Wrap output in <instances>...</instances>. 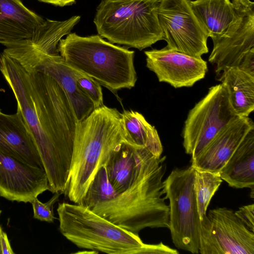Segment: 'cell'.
<instances>
[{
    "instance_id": "obj_1",
    "label": "cell",
    "mask_w": 254,
    "mask_h": 254,
    "mask_svg": "<svg viewBox=\"0 0 254 254\" xmlns=\"http://www.w3.org/2000/svg\"><path fill=\"white\" fill-rule=\"evenodd\" d=\"M0 71L36 145L49 191L65 193L77 123L66 93L50 76L26 71L3 52L0 53Z\"/></svg>"
},
{
    "instance_id": "obj_2",
    "label": "cell",
    "mask_w": 254,
    "mask_h": 254,
    "mask_svg": "<svg viewBox=\"0 0 254 254\" xmlns=\"http://www.w3.org/2000/svg\"><path fill=\"white\" fill-rule=\"evenodd\" d=\"M137 163L129 186L109 200L91 209L123 229L138 235L146 228H169V207L162 197L166 157H157L136 148Z\"/></svg>"
},
{
    "instance_id": "obj_3",
    "label": "cell",
    "mask_w": 254,
    "mask_h": 254,
    "mask_svg": "<svg viewBox=\"0 0 254 254\" xmlns=\"http://www.w3.org/2000/svg\"><path fill=\"white\" fill-rule=\"evenodd\" d=\"M125 142L121 113L116 108L103 105L77 123L65 193L71 202L81 203L96 173Z\"/></svg>"
},
{
    "instance_id": "obj_4",
    "label": "cell",
    "mask_w": 254,
    "mask_h": 254,
    "mask_svg": "<svg viewBox=\"0 0 254 254\" xmlns=\"http://www.w3.org/2000/svg\"><path fill=\"white\" fill-rule=\"evenodd\" d=\"M58 45L60 55L71 68L114 93L131 89L137 80L134 52L107 42L98 35L82 37L70 33Z\"/></svg>"
},
{
    "instance_id": "obj_5",
    "label": "cell",
    "mask_w": 254,
    "mask_h": 254,
    "mask_svg": "<svg viewBox=\"0 0 254 254\" xmlns=\"http://www.w3.org/2000/svg\"><path fill=\"white\" fill-rule=\"evenodd\" d=\"M159 0H101L93 22L101 37L141 51L163 40Z\"/></svg>"
},
{
    "instance_id": "obj_6",
    "label": "cell",
    "mask_w": 254,
    "mask_h": 254,
    "mask_svg": "<svg viewBox=\"0 0 254 254\" xmlns=\"http://www.w3.org/2000/svg\"><path fill=\"white\" fill-rule=\"evenodd\" d=\"M57 211L61 233L79 248L109 254H140L145 244L138 235L86 206L59 203Z\"/></svg>"
},
{
    "instance_id": "obj_7",
    "label": "cell",
    "mask_w": 254,
    "mask_h": 254,
    "mask_svg": "<svg viewBox=\"0 0 254 254\" xmlns=\"http://www.w3.org/2000/svg\"><path fill=\"white\" fill-rule=\"evenodd\" d=\"M194 168L174 169L164 182L165 199L169 200V229L175 246L199 253L201 221L194 188Z\"/></svg>"
},
{
    "instance_id": "obj_8",
    "label": "cell",
    "mask_w": 254,
    "mask_h": 254,
    "mask_svg": "<svg viewBox=\"0 0 254 254\" xmlns=\"http://www.w3.org/2000/svg\"><path fill=\"white\" fill-rule=\"evenodd\" d=\"M222 83L211 86L190 111L183 130V146L191 159L197 157L226 126L239 117Z\"/></svg>"
},
{
    "instance_id": "obj_9",
    "label": "cell",
    "mask_w": 254,
    "mask_h": 254,
    "mask_svg": "<svg viewBox=\"0 0 254 254\" xmlns=\"http://www.w3.org/2000/svg\"><path fill=\"white\" fill-rule=\"evenodd\" d=\"M3 52L19 63L27 72L46 74L62 87L66 93L77 122L87 118L95 109L90 99L80 88L72 69L60 55L47 54L30 40L8 44Z\"/></svg>"
},
{
    "instance_id": "obj_10",
    "label": "cell",
    "mask_w": 254,
    "mask_h": 254,
    "mask_svg": "<svg viewBox=\"0 0 254 254\" xmlns=\"http://www.w3.org/2000/svg\"><path fill=\"white\" fill-rule=\"evenodd\" d=\"M157 14L167 49L197 57L208 52V37L190 0H159Z\"/></svg>"
},
{
    "instance_id": "obj_11",
    "label": "cell",
    "mask_w": 254,
    "mask_h": 254,
    "mask_svg": "<svg viewBox=\"0 0 254 254\" xmlns=\"http://www.w3.org/2000/svg\"><path fill=\"white\" fill-rule=\"evenodd\" d=\"M199 253L254 254V232L232 209L210 210L201 221Z\"/></svg>"
},
{
    "instance_id": "obj_12",
    "label": "cell",
    "mask_w": 254,
    "mask_h": 254,
    "mask_svg": "<svg viewBox=\"0 0 254 254\" xmlns=\"http://www.w3.org/2000/svg\"><path fill=\"white\" fill-rule=\"evenodd\" d=\"M233 20L226 31L212 39L213 47L208 61L215 64L220 76L226 68L237 67L244 56L254 48V2L233 0Z\"/></svg>"
},
{
    "instance_id": "obj_13",
    "label": "cell",
    "mask_w": 254,
    "mask_h": 254,
    "mask_svg": "<svg viewBox=\"0 0 254 254\" xmlns=\"http://www.w3.org/2000/svg\"><path fill=\"white\" fill-rule=\"evenodd\" d=\"M49 190L44 168L31 165L0 151V196L17 202H31Z\"/></svg>"
},
{
    "instance_id": "obj_14",
    "label": "cell",
    "mask_w": 254,
    "mask_h": 254,
    "mask_svg": "<svg viewBox=\"0 0 254 254\" xmlns=\"http://www.w3.org/2000/svg\"><path fill=\"white\" fill-rule=\"evenodd\" d=\"M146 67L156 75L159 82L174 88L192 86L203 79L207 63L200 57L191 56L166 47L144 52Z\"/></svg>"
},
{
    "instance_id": "obj_15",
    "label": "cell",
    "mask_w": 254,
    "mask_h": 254,
    "mask_svg": "<svg viewBox=\"0 0 254 254\" xmlns=\"http://www.w3.org/2000/svg\"><path fill=\"white\" fill-rule=\"evenodd\" d=\"M254 127L249 117H239L222 130L195 158V169L220 172L251 129Z\"/></svg>"
},
{
    "instance_id": "obj_16",
    "label": "cell",
    "mask_w": 254,
    "mask_h": 254,
    "mask_svg": "<svg viewBox=\"0 0 254 254\" xmlns=\"http://www.w3.org/2000/svg\"><path fill=\"white\" fill-rule=\"evenodd\" d=\"M48 25V19L29 9L21 0H0V44L31 40Z\"/></svg>"
},
{
    "instance_id": "obj_17",
    "label": "cell",
    "mask_w": 254,
    "mask_h": 254,
    "mask_svg": "<svg viewBox=\"0 0 254 254\" xmlns=\"http://www.w3.org/2000/svg\"><path fill=\"white\" fill-rule=\"evenodd\" d=\"M0 151L43 168L36 145L18 110L11 115L0 113Z\"/></svg>"
},
{
    "instance_id": "obj_18",
    "label": "cell",
    "mask_w": 254,
    "mask_h": 254,
    "mask_svg": "<svg viewBox=\"0 0 254 254\" xmlns=\"http://www.w3.org/2000/svg\"><path fill=\"white\" fill-rule=\"evenodd\" d=\"M219 173L229 186L250 189L254 198V127L247 133Z\"/></svg>"
},
{
    "instance_id": "obj_19",
    "label": "cell",
    "mask_w": 254,
    "mask_h": 254,
    "mask_svg": "<svg viewBox=\"0 0 254 254\" xmlns=\"http://www.w3.org/2000/svg\"><path fill=\"white\" fill-rule=\"evenodd\" d=\"M194 14L208 37L222 35L232 22L234 14L233 0H191Z\"/></svg>"
},
{
    "instance_id": "obj_20",
    "label": "cell",
    "mask_w": 254,
    "mask_h": 254,
    "mask_svg": "<svg viewBox=\"0 0 254 254\" xmlns=\"http://www.w3.org/2000/svg\"><path fill=\"white\" fill-rule=\"evenodd\" d=\"M219 80L225 88L236 114L249 117L254 110V76L233 67L225 69Z\"/></svg>"
},
{
    "instance_id": "obj_21",
    "label": "cell",
    "mask_w": 254,
    "mask_h": 254,
    "mask_svg": "<svg viewBox=\"0 0 254 254\" xmlns=\"http://www.w3.org/2000/svg\"><path fill=\"white\" fill-rule=\"evenodd\" d=\"M121 122L126 139L130 144L144 147L154 155L161 156L163 149L158 132L141 114L124 110Z\"/></svg>"
},
{
    "instance_id": "obj_22",
    "label": "cell",
    "mask_w": 254,
    "mask_h": 254,
    "mask_svg": "<svg viewBox=\"0 0 254 254\" xmlns=\"http://www.w3.org/2000/svg\"><path fill=\"white\" fill-rule=\"evenodd\" d=\"M137 147L127 142L123 143L105 165L109 180L119 193L127 190L133 179L137 163Z\"/></svg>"
},
{
    "instance_id": "obj_23",
    "label": "cell",
    "mask_w": 254,
    "mask_h": 254,
    "mask_svg": "<svg viewBox=\"0 0 254 254\" xmlns=\"http://www.w3.org/2000/svg\"><path fill=\"white\" fill-rule=\"evenodd\" d=\"M219 172L194 168V188L200 221L206 215L210 201L222 183Z\"/></svg>"
},
{
    "instance_id": "obj_24",
    "label": "cell",
    "mask_w": 254,
    "mask_h": 254,
    "mask_svg": "<svg viewBox=\"0 0 254 254\" xmlns=\"http://www.w3.org/2000/svg\"><path fill=\"white\" fill-rule=\"evenodd\" d=\"M118 194L109 180L106 166H103L90 183L80 205L91 209L97 203L112 199Z\"/></svg>"
},
{
    "instance_id": "obj_25",
    "label": "cell",
    "mask_w": 254,
    "mask_h": 254,
    "mask_svg": "<svg viewBox=\"0 0 254 254\" xmlns=\"http://www.w3.org/2000/svg\"><path fill=\"white\" fill-rule=\"evenodd\" d=\"M72 69L78 85L92 101L94 109L104 105L100 84L84 73L74 68H72Z\"/></svg>"
},
{
    "instance_id": "obj_26",
    "label": "cell",
    "mask_w": 254,
    "mask_h": 254,
    "mask_svg": "<svg viewBox=\"0 0 254 254\" xmlns=\"http://www.w3.org/2000/svg\"><path fill=\"white\" fill-rule=\"evenodd\" d=\"M62 193H55L47 202L43 203L36 198L31 203L32 205L34 218L42 221L52 223L56 218L54 216V205L57 202Z\"/></svg>"
},
{
    "instance_id": "obj_27",
    "label": "cell",
    "mask_w": 254,
    "mask_h": 254,
    "mask_svg": "<svg viewBox=\"0 0 254 254\" xmlns=\"http://www.w3.org/2000/svg\"><path fill=\"white\" fill-rule=\"evenodd\" d=\"M234 212L245 225L254 232V204L243 206Z\"/></svg>"
},
{
    "instance_id": "obj_28",
    "label": "cell",
    "mask_w": 254,
    "mask_h": 254,
    "mask_svg": "<svg viewBox=\"0 0 254 254\" xmlns=\"http://www.w3.org/2000/svg\"><path fill=\"white\" fill-rule=\"evenodd\" d=\"M178 254L179 252L175 249L170 248L162 242L158 244H145L140 254Z\"/></svg>"
},
{
    "instance_id": "obj_29",
    "label": "cell",
    "mask_w": 254,
    "mask_h": 254,
    "mask_svg": "<svg viewBox=\"0 0 254 254\" xmlns=\"http://www.w3.org/2000/svg\"><path fill=\"white\" fill-rule=\"evenodd\" d=\"M237 67L254 76V48L249 51L244 56Z\"/></svg>"
},
{
    "instance_id": "obj_30",
    "label": "cell",
    "mask_w": 254,
    "mask_h": 254,
    "mask_svg": "<svg viewBox=\"0 0 254 254\" xmlns=\"http://www.w3.org/2000/svg\"><path fill=\"white\" fill-rule=\"evenodd\" d=\"M0 243L2 254H15L11 247L6 233L3 231L1 233Z\"/></svg>"
},
{
    "instance_id": "obj_31",
    "label": "cell",
    "mask_w": 254,
    "mask_h": 254,
    "mask_svg": "<svg viewBox=\"0 0 254 254\" xmlns=\"http://www.w3.org/2000/svg\"><path fill=\"white\" fill-rule=\"evenodd\" d=\"M40 1L58 6L70 5L75 2V0H38Z\"/></svg>"
},
{
    "instance_id": "obj_32",
    "label": "cell",
    "mask_w": 254,
    "mask_h": 254,
    "mask_svg": "<svg viewBox=\"0 0 254 254\" xmlns=\"http://www.w3.org/2000/svg\"><path fill=\"white\" fill-rule=\"evenodd\" d=\"M1 212V211L0 210V215ZM2 231V230L1 229V228L0 226V254H2L1 243H0V237H1V233Z\"/></svg>"
},
{
    "instance_id": "obj_33",
    "label": "cell",
    "mask_w": 254,
    "mask_h": 254,
    "mask_svg": "<svg viewBox=\"0 0 254 254\" xmlns=\"http://www.w3.org/2000/svg\"><path fill=\"white\" fill-rule=\"evenodd\" d=\"M0 113H1V111H0Z\"/></svg>"
}]
</instances>
